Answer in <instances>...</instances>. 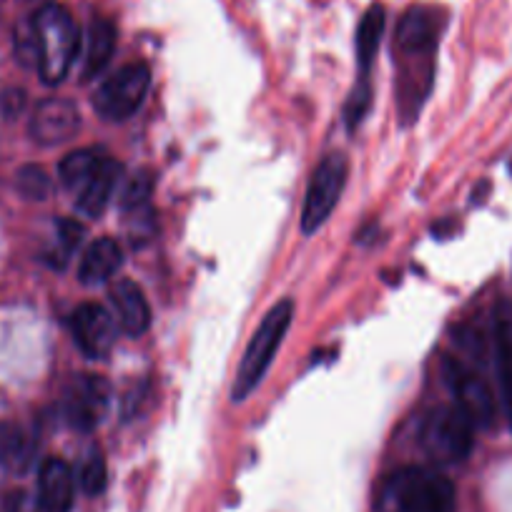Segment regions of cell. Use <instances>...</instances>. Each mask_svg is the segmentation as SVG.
<instances>
[{
  "mask_svg": "<svg viewBox=\"0 0 512 512\" xmlns=\"http://www.w3.org/2000/svg\"><path fill=\"white\" fill-rule=\"evenodd\" d=\"M118 176H121V166L113 159H106V164L98 169V174L88 181L86 189L76 196V206L83 216L88 219H96L106 211V206L111 204V196L116 191Z\"/></svg>",
  "mask_w": 512,
  "mask_h": 512,
  "instance_id": "obj_15",
  "label": "cell"
},
{
  "mask_svg": "<svg viewBox=\"0 0 512 512\" xmlns=\"http://www.w3.org/2000/svg\"><path fill=\"white\" fill-rule=\"evenodd\" d=\"M106 482H108L106 460H103L101 450H91L81 467L83 492H86V495H101V492L106 490Z\"/></svg>",
  "mask_w": 512,
  "mask_h": 512,
  "instance_id": "obj_22",
  "label": "cell"
},
{
  "mask_svg": "<svg viewBox=\"0 0 512 512\" xmlns=\"http://www.w3.org/2000/svg\"><path fill=\"white\" fill-rule=\"evenodd\" d=\"M106 159V151L101 149H78L61 161L58 176H61L63 186H66L71 194L78 196L86 189L88 181L98 174V169L106 164Z\"/></svg>",
  "mask_w": 512,
  "mask_h": 512,
  "instance_id": "obj_16",
  "label": "cell"
},
{
  "mask_svg": "<svg viewBox=\"0 0 512 512\" xmlns=\"http://www.w3.org/2000/svg\"><path fill=\"white\" fill-rule=\"evenodd\" d=\"M23 103H26V93L18 91V88H11V91H6L3 98H0V108H3V113L8 118H16L23 111Z\"/></svg>",
  "mask_w": 512,
  "mask_h": 512,
  "instance_id": "obj_26",
  "label": "cell"
},
{
  "mask_svg": "<svg viewBox=\"0 0 512 512\" xmlns=\"http://www.w3.org/2000/svg\"><path fill=\"white\" fill-rule=\"evenodd\" d=\"M111 405V384L96 374H83L68 387L66 417L81 432L96 430Z\"/></svg>",
  "mask_w": 512,
  "mask_h": 512,
  "instance_id": "obj_8",
  "label": "cell"
},
{
  "mask_svg": "<svg viewBox=\"0 0 512 512\" xmlns=\"http://www.w3.org/2000/svg\"><path fill=\"white\" fill-rule=\"evenodd\" d=\"M81 236H83V226L76 224V221H58V239L63 244V254H71L78 244H81Z\"/></svg>",
  "mask_w": 512,
  "mask_h": 512,
  "instance_id": "obj_24",
  "label": "cell"
},
{
  "mask_svg": "<svg viewBox=\"0 0 512 512\" xmlns=\"http://www.w3.org/2000/svg\"><path fill=\"white\" fill-rule=\"evenodd\" d=\"M495 347H497V379H500L502 407H505L507 422H510L512 427V327L505 317L497 319Z\"/></svg>",
  "mask_w": 512,
  "mask_h": 512,
  "instance_id": "obj_19",
  "label": "cell"
},
{
  "mask_svg": "<svg viewBox=\"0 0 512 512\" xmlns=\"http://www.w3.org/2000/svg\"><path fill=\"white\" fill-rule=\"evenodd\" d=\"M16 186L26 199L33 201L48 199V194H51L53 189L51 176H48L46 169H41V166H26V169L18 171Z\"/></svg>",
  "mask_w": 512,
  "mask_h": 512,
  "instance_id": "obj_21",
  "label": "cell"
},
{
  "mask_svg": "<svg viewBox=\"0 0 512 512\" xmlns=\"http://www.w3.org/2000/svg\"><path fill=\"white\" fill-rule=\"evenodd\" d=\"M377 512H455V485L427 467H402L387 475L374 497Z\"/></svg>",
  "mask_w": 512,
  "mask_h": 512,
  "instance_id": "obj_2",
  "label": "cell"
},
{
  "mask_svg": "<svg viewBox=\"0 0 512 512\" xmlns=\"http://www.w3.org/2000/svg\"><path fill=\"white\" fill-rule=\"evenodd\" d=\"M123 254L121 246L113 239L103 236V239L93 241L86 249V254L81 256V264H78V279H81L86 287H96V284L108 282L113 274L121 269Z\"/></svg>",
  "mask_w": 512,
  "mask_h": 512,
  "instance_id": "obj_13",
  "label": "cell"
},
{
  "mask_svg": "<svg viewBox=\"0 0 512 512\" xmlns=\"http://www.w3.org/2000/svg\"><path fill=\"white\" fill-rule=\"evenodd\" d=\"M442 374H445L447 387H450L452 397H455L457 410L475 427H490L495 422L497 407L485 379L455 357H445Z\"/></svg>",
  "mask_w": 512,
  "mask_h": 512,
  "instance_id": "obj_7",
  "label": "cell"
},
{
  "mask_svg": "<svg viewBox=\"0 0 512 512\" xmlns=\"http://www.w3.org/2000/svg\"><path fill=\"white\" fill-rule=\"evenodd\" d=\"M384 23H387V13L379 3L367 8V13L362 16L357 26V63L362 78H369V68H372L374 58H377L379 43H382L384 36Z\"/></svg>",
  "mask_w": 512,
  "mask_h": 512,
  "instance_id": "obj_17",
  "label": "cell"
},
{
  "mask_svg": "<svg viewBox=\"0 0 512 512\" xmlns=\"http://www.w3.org/2000/svg\"><path fill=\"white\" fill-rule=\"evenodd\" d=\"M294 319V302L292 299H282L274 304L262 319L259 329L251 337L249 347H246L244 359H241L239 369H236L234 387H231V400L244 402L251 392L262 384L264 374L272 367L274 357H277L279 347H282L284 337L289 332V324Z\"/></svg>",
  "mask_w": 512,
  "mask_h": 512,
  "instance_id": "obj_3",
  "label": "cell"
},
{
  "mask_svg": "<svg viewBox=\"0 0 512 512\" xmlns=\"http://www.w3.org/2000/svg\"><path fill=\"white\" fill-rule=\"evenodd\" d=\"M347 176L349 164L342 154H329L327 159H322V164L314 169L302 209L304 234H314L317 229H322L324 221L332 216L334 206H337L339 196H342L344 191V184H347Z\"/></svg>",
  "mask_w": 512,
  "mask_h": 512,
  "instance_id": "obj_6",
  "label": "cell"
},
{
  "mask_svg": "<svg viewBox=\"0 0 512 512\" xmlns=\"http://www.w3.org/2000/svg\"><path fill=\"white\" fill-rule=\"evenodd\" d=\"M31 48L33 66L46 86L66 81L81 51V31L71 11L58 3H46L33 13L28 31L23 33Z\"/></svg>",
  "mask_w": 512,
  "mask_h": 512,
  "instance_id": "obj_1",
  "label": "cell"
},
{
  "mask_svg": "<svg viewBox=\"0 0 512 512\" xmlns=\"http://www.w3.org/2000/svg\"><path fill=\"white\" fill-rule=\"evenodd\" d=\"M71 329L81 352L91 359L108 357L116 344V317L101 304H81L71 317Z\"/></svg>",
  "mask_w": 512,
  "mask_h": 512,
  "instance_id": "obj_10",
  "label": "cell"
},
{
  "mask_svg": "<svg viewBox=\"0 0 512 512\" xmlns=\"http://www.w3.org/2000/svg\"><path fill=\"white\" fill-rule=\"evenodd\" d=\"M36 455V442L23 427L0 425V467L8 472H26Z\"/></svg>",
  "mask_w": 512,
  "mask_h": 512,
  "instance_id": "obj_18",
  "label": "cell"
},
{
  "mask_svg": "<svg viewBox=\"0 0 512 512\" xmlns=\"http://www.w3.org/2000/svg\"><path fill=\"white\" fill-rule=\"evenodd\" d=\"M8 512H43L38 497L28 495V492H13L8 497Z\"/></svg>",
  "mask_w": 512,
  "mask_h": 512,
  "instance_id": "obj_25",
  "label": "cell"
},
{
  "mask_svg": "<svg viewBox=\"0 0 512 512\" xmlns=\"http://www.w3.org/2000/svg\"><path fill=\"white\" fill-rule=\"evenodd\" d=\"M31 139L41 146H61L81 131V113L66 98H46L33 111L28 123Z\"/></svg>",
  "mask_w": 512,
  "mask_h": 512,
  "instance_id": "obj_9",
  "label": "cell"
},
{
  "mask_svg": "<svg viewBox=\"0 0 512 512\" xmlns=\"http://www.w3.org/2000/svg\"><path fill=\"white\" fill-rule=\"evenodd\" d=\"M154 174L151 171H139L128 179V184L121 191V209L126 214H139L146 204H149L151 194H154Z\"/></svg>",
  "mask_w": 512,
  "mask_h": 512,
  "instance_id": "obj_20",
  "label": "cell"
},
{
  "mask_svg": "<svg viewBox=\"0 0 512 512\" xmlns=\"http://www.w3.org/2000/svg\"><path fill=\"white\" fill-rule=\"evenodd\" d=\"M111 304L118 327L131 337H141L151 327V307L139 284L128 279L116 282V287L111 289Z\"/></svg>",
  "mask_w": 512,
  "mask_h": 512,
  "instance_id": "obj_12",
  "label": "cell"
},
{
  "mask_svg": "<svg viewBox=\"0 0 512 512\" xmlns=\"http://www.w3.org/2000/svg\"><path fill=\"white\" fill-rule=\"evenodd\" d=\"M422 452L437 465H455L470 457L475 445V425L455 405H437L422 415L417 425Z\"/></svg>",
  "mask_w": 512,
  "mask_h": 512,
  "instance_id": "obj_4",
  "label": "cell"
},
{
  "mask_svg": "<svg viewBox=\"0 0 512 512\" xmlns=\"http://www.w3.org/2000/svg\"><path fill=\"white\" fill-rule=\"evenodd\" d=\"M369 106H372V88H369V78H359L357 88L352 91L347 101V126L357 128L362 118L367 116Z\"/></svg>",
  "mask_w": 512,
  "mask_h": 512,
  "instance_id": "obj_23",
  "label": "cell"
},
{
  "mask_svg": "<svg viewBox=\"0 0 512 512\" xmlns=\"http://www.w3.org/2000/svg\"><path fill=\"white\" fill-rule=\"evenodd\" d=\"M76 500V477L68 462L48 457L38 472V502L43 512H71Z\"/></svg>",
  "mask_w": 512,
  "mask_h": 512,
  "instance_id": "obj_11",
  "label": "cell"
},
{
  "mask_svg": "<svg viewBox=\"0 0 512 512\" xmlns=\"http://www.w3.org/2000/svg\"><path fill=\"white\" fill-rule=\"evenodd\" d=\"M118 33L108 18H93L91 26H88L86 36V56H83V81H91L96 78L103 68L111 61L113 51H116Z\"/></svg>",
  "mask_w": 512,
  "mask_h": 512,
  "instance_id": "obj_14",
  "label": "cell"
},
{
  "mask_svg": "<svg viewBox=\"0 0 512 512\" xmlns=\"http://www.w3.org/2000/svg\"><path fill=\"white\" fill-rule=\"evenodd\" d=\"M151 86V68L146 63H128L108 76L93 93V111L103 121H126L144 103Z\"/></svg>",
  "mask_w": 512,
  "mask_h": 512,
  "instance_id": "obj_5",
  "label": "cell"
}]
</instances>
